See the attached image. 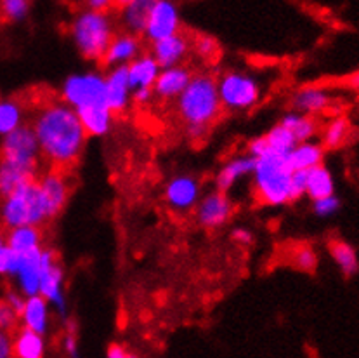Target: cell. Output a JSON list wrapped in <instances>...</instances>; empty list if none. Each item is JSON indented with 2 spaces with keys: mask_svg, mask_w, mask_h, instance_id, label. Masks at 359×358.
<instances>
[{
  "mask_svg": "<svg viewBox=\"0 0 359 358\" xmlns=\"http://www.w3.org/2000/svg\"><path fill=\"white\" fill-rule=\"evenodd\" d=\"M39 141L40 157L56 169L75 166L86 150L89 134L83 129L79 113L61 101H49L39 108L32 122Z\"/></svg>",
  "mask_w": 359,
  "mask_h": 358,
  "instance_id": "1",
  "label": "cell"
},
{
  "mask_svg": "<svg viewBox=\"0 0 359 358\" xmlns=\"http://www.w3.org/2000/svg\"><path fill=\"white\" fill-rule=\"evenodd\" d=\"M179 119L191 140H201L222 112L217 79L210 73H193L191 80L175 100Z\"/></svg>",
  "mask_w": 359,
  "mask_h": 358,
  "instance_id": "2",
  "label": "cell"
},
{
  "mask_svg": "<svg viewBox=\"0 0 359 358\" xmlns=\"http://www.w3.org/2000/svg\"><path fill=\"white\" fill-rule=\"evenodd\" d=\"M292 169L288 155L267 152L255 159L254 193L264 206L281 207L294 202L292 199Z\"/></svg>",
  "mask_w": 359,
  "mask_h": 358,
  "instance_id": "3",
  "label": "cell"
},
{
  "mask_svg": "<svg viewBox=\"0 0 359 358\" xmlns=\"http://www.w3.org/2000/svg\"><path fill=\"white\" fill-rule=\"evenodd\" d=\"M115 34V23L109 13L82 9L69 25L73 46L87 61H102Z\"/></svg>",
  "mask_w": 359,
  "mask_h": 358,
  "instance_id": "4",
  "label": "cell"
},
{
  "mask_svg": "<svg viewBox=\"0 0 359 358\" xmlns=\"http://www.w3.org/2000/svg\"><path fill=\"white\" fill-rule=\"evenodd\" d=\"M50 219L46 199L39 188L36 179L25 183L20 188L2 197L0 202V225L4 228L33 225L42 226Z\"/></svg>",
  "mask_w": 359,
  "mask_h": 358,
  "instance_id": "5",
  "label": "cell"
},
{
  "mask_svg": "<svg viewBox=\"0 0 359 358\" xmlns=\"http://www.w3.org/2000/svg\"><path fill=\"white\" fill-rule=\"evenodd\" d=\"M219 100L222 110L231 113L250 112L262 98V86L257 77L243 70H228L217 79Z\"/></svg>",
  "mask_w": 359,
  "mask_h": 358,
  "instance_id": "6",
  "label": "cell"
},
{
  "mask_svg": "<svg viewBox=\"0 0 359 358\" xmlns=\"http://www.w3.org/2000/svg\"><path fill=\"white\" fill-rule=\"evenodd\" d=\"M61 100L75 112L97 105H106L104 73L87 70L72 73L61 84Z\"/></svg>",
  "mask_w": 359,
  "mask_h": 358,
  "instance_id": "7",
  "label": "cell"
},
{
  "mask_svg": "<svg viewBox=\"0 0 359 358\" xmlns=\"http://www.w3.org/2000/svg\"><path fill=\"white\" fill-rule=\"evenodd\" d=\"M40 265H42V273H40L39 294H42L49 301L57 315L66 319L68 317V298H66V277L60 256L54 249L42 247Z\"/></svg>",
  "mask_w": 359,
  "mask_h": 358,
  "instance_id": "8",
  "label": "cell"
},
{
  "mask_svg": "<svg viewBox=\"0 0 359 358\" xmlns=\"http://www.w3.org/2000/svg\"><path fill=\"white\" fill-rule=\"evenodd\" d=\"M0 157L25 164V166L39 167L42 157H40L39 141H36L33 127L28 126V124H21L20 127L2 136Z\"/></svg>",
  "mask_w": 359,
  "mask_h": 358,
  "instance_id": "9",
  "label": "cell"
},
{
  "mask_svg": "<svg viewBox=\"0 0 359 358\" xmlns=\"http://www.w3.org/2000/svg\"><path fill=\"white\" fill-rule=\"evenodd\" d=\"M234 204L228 197V192H221L215 188L201 195L195 207L196 223L205 230H219L228 225L233 218Z\"/></svg>",
  "mask_w": 359,
  "mask_h": 358,
  "instance_id": "10",
  "label": "cell"
},
{
  "mask_svg": "<svg viewBox=\"0 0 359 358\" xmlns=\"http://www.w3.org/2000/svg\"><path fill=\"white\" fill-rule=\"evenodd\" d=\"M200 179L191 176V174H179L168 179L165 185L163 199L168 209L177 214H188L195 211L198 200L201 199Z\"/></svg>",
  "mask_w": 359,
  "mask_h": 358,
  "instance_id": "11",
  "label": "cell"
},
{
  "mask_svg": "<svg viewBox=\"0 0 359 358\" xmlns=\"http://www.w3.org/2000/svg\"><path fill=\"white\" fill-rule=\"evenodd\" d=\"M181 32V11L175 0H156L149 13L144 28V39L148 42L165 39Z\"/></svg>",
  "mask_w": 359,
  "mask_h": 358,
  "instance_id": "12",
  "label": "cell"
},
{
  "mask_svg": "<svg viewBox=\"0 0 359 358\" xmlns=\"http://www.w3.org/2000/svg\"><path fill=\"white\" fill-rule=\"evenodd\" d=\"M36 183H39L40 192H42L43 199H46L50 219L60 216L63 213L66 204H68L69 193H72L69 179L66 178L63 169H56V167H53V169L40 174L39 179H36Z\"/></svg>",
  "mask_w": 359,
  "mask_h": 358,
  "instance_id": "13",
  "label": "cell"
},
{
  "mask_svg": "<svg viewBox=\"0 0 359 358\" xmlns=\"http://www.w3.org/2000/svg\"><path fill=\"white\" fill-rule=\"evenodd\" d=\"M106 107L115 115H122L132 105V89L127 67H113L104 75Z\"/></svg>",
  "mask_w": 359,
  "mask_h": 358,
  "instance_id": "14",
  "label": "cell"
},
{
  "mask_svg": "<svg viewBox=\"0 0 359 358\" xmlns=\"http://www.w3.org/2000/svg\"><path fill=\"white\" fill-rule=\"evenodd\" d=\"M141 53L142 42L139 35L130 34V32H122V34H115L111 39L104 56H102V63L108 68L127 67Z\"/></svg>",
  "mask_w": 359,
  "mask_h": 358,
  "instance_id": "15",
  "label": "cell"
},
{
  "mask_svg": "<svg viewBox=\"0 0 359 358\" xmlns=\"http://www.w3.org/2000/svg\"><path fill=\"white\" fill-rule=\"evenodd\" d=\"M193 72L184 65L162 68L153 86L155 98L162 101H175L191 80Z\"/></svg>",
  "mask_w": 359,
  "mask_h": 358,
  "instance_id": "16",
  "label": "cell"
},
{
  "mask_svg": "<svg viewBox=\"0 0 359 358\" xmlns=\"http://www.w3.org/2000/svg\"><path fill=\"white\" fill-rule=\"evenodd\" d=\"M189 51H191V42L181 32L151 44V54L162 68L182 65L188 58Z\"/></svg>",
  "mask_w": 359,
  "mask_h": 358,
  "instance_id": "17",
  "label": "cell"
},
{
  "mask_svg": "<svg viewBox=\"0 0 359 358\" xmlns=\"http://www.w3.org/2000/svg\"><path fill=\"white\" fill-rule=\"evenodd\" d=\"M50 312H53V306L42 294L27 296L23 310L20 313V324L39 334L47 336L50 331Z\"/></svg>",
  "mask_w": 359,
  "mask_h": 358,
  "instance_id": "18",
  "label": "cell"
},
{
  "mask_svg": "<svg viewBox=\"0 0 359 358\" xmlns=\"http://www.w3.org/2000/svg\"><path fill=\"white\" fill-rule=\"evenodd\" d=\"M255 169V159L248 153L243 155H236L233 159H229L228 162L222 164L221 169L215 174V188L221 190V192H229L231 188L238 185V181H241L243 178L252 176Z\"/></svg>",
  "mask_w": 359,
  "mask_h": 358,
  "instance_id": "19",
  "label": "cell"
},
{
  "mask_svg": "<svg viewBox=\"0 0 359 358\" xmlns=\"http://www.w3.org/2000/svg\"><path fill=\"white\" fill-rule=\"evenodd\" d=\"M40 251L21 254L20 265H18L16 273H14V284L16 289L25 296L39 294L40 289V273H42V265H40Z\"/></svg>",
  "mask_w": 359,
  "mask_h": 358,
  "instance_id": "20",
  "label": "cell"
},
{
  "mask_svg": "<svg viewBox=\"0 0 359 358\" xmlns=\"http://www.w3.org/2000/svg\"><path fill=\"white\" fill-rule=\"evenodd\" d=\"M36 173H39V167L25 166V164L0 157V197L9 195L25 183L36 179Z\"/></svg>",
  "mask_w": 359,
  "mask_h": 358,
  "instance_id": "21",
  "label": "cell"
},
{
  "mask_svg": "<svg viewBox=\"0 0 359 358\" xmlns=\"http://www.w3.org/2000/svg\"><path fill=\"white\" fill-rule=\"evenodd\" d=\"M332 96H330L327 89H323V87L307 86L295 91V94L292 96V107H294L295 112L316 117L320 115V113L327 112V110L332 107Z\"/></svg>",
  "mask_w": 359,
  "mask_h": 358,
  "instance_id": "22",
  "label": "cell"
},
{
  "mask_svg": "<svg viewBox=\"0 0 359 358\" xmlns=\"http://www.w3.org/2000/svg\"><path fill=\"white\" fill-rule=\"evenodd\" d=\"M79 119L90 138H104L111 133L115 124V113L106 105H97L86 110H79Z\"/></svg>",
  "mask_w": 359,
  "mask_h": 358,
  "instance_id": "23",
  "label": "cell"
},
{
  "mask_svg": "<svg viewBox=\"0 0 359 358\" xmlns=\"http://www.w3.org/2000/svg\"><path fill=\"white\" fill-rule=\"evenodd\" d=\"M47 353L46 336L21 325L13 332V357L43 358Z\"/></svg>",
  "mask_w": 359,
  "mask_h": 358,
  "instance_id": "24",
  "label": "cell"
},
{
  "mask_svg": "<svg viewBox=\"0 0 359 358\" xmlns=\"http://www.w3.org/2000/svg\"><path fill=\"white\" fill-rule=\"evenodd\" d=\"M160 70H162V67H160V63L155 60V56L151 53L139 54L134 61H130L127 65L132 89H142V87L153 89Z\"/></svg>",
  "mask_w": 359,
  "mask_h": 358,
  "instance_id": "25",
  "label": "cell"
},
{
  "mask_svg": "<svg viewBox=\"0 0 359 358\" xmlns=\"http://www.w3.org/2000/svg\"><path fill=\"white\" fill-rule=\"evenodd\" d=\"M6 244L18 252V254H28V252L40 251L43 247V235L40 226L23 225L9 228L6 233Z\"/></svg>",
  "mask_w": 359,
  "mask_h": 358,
  "instance_id": "26",
  "label": "cell"
},
{
  "mask_svg": "<svg viewBox=\"0 0 359 358\" xmlns=\"http://www.w3.org/2000/svg\"><path fill=\"white\" fill-rule=\"evenodd\" d=\"M155 2L156 0H129L127 4H123L122 16H120L123 30L135 35L144 34L146 21H148Z\"/></svg>",
  "mask_w": 359,
  "mask_h": 358,
  "instance_id": "27",
  "label": "cell"
},
{
  "mask_svg": "<svg viewBox=\"0 0 359 358\" xmlns=\"http://www.w3.org/2000/svg\"><path fill=\"white\" fill-rule=\"evenodd\" d=\"M325 160V146L316 141H299L294 146L290 153H288V162H290L292 169H311V167H316L320 164H323Z\"/></svg>",
  "mask_w": 359,
  "mask_h": 358,
  "instance_id": "28",
  "label": "cell"
},
{
  "mask_svg": "<svg viewBox=\"0 0 359 358\" xmlns=\"http://www.w3.org/2000/svg\"><path fill=\"white\" fill-rule=\"evenodd\" d=\"M281 126L287 127L292 134L295 136L297 141H309L314 140L320 131V124L314 119L313 115H307V113L300 112H288L281 117L280 120Z\"/></svg>",
  "mask_w": 359,
  "mask_h": 358,
  "instance_id": "29",
  "label": "cell"
},
{
  "mask_svg": "<svg viewBox=\"0 0 359 358\" xmlns=\"http://www.w3.org/2000/svg\"><path fill=\"white\" fill-rule=\"evenodd\" d=\"M332 193H335V179H333L328 167L320 164V166L307 169L306 195L311 200L321 199V197L332 195Z\"/></svg>",
  "mask_w": 359,
  "mask_h": 358,
  "instance_id": "30",
  "label": "cell"
},
{
  "mask_svg": "<svg viewBox=\"0 0 359 358\" xmlns=\"http://www.w3.org/2000/svg\"><path fill=\"white\" fill-rule=\"evenodd\" d=\"M330 256L344 277H354L359 272L358 254L351 244L344 240H333L330 242Z\"/></svg>",
  "mask_w": 359,
  "mask_h": 358,
  "instance_id": "31",
  "label": "cell"
},
{
  "mask_svg": "<svg viewBox=\"0 0 359 358\" xmlns=\"http://www.w3.org/2000/svg\"><path fill=\"white\" fill-rule=\"evenodd\" d=\"M351 134V124L346 117H335L332 119L327 126L323 127V134H321V145L325 150H335L346 145Z\"/></svg>",
  "mask_w": 359,
  "mask_h": 358,
  "instance_id": "32",
  "label": "cell"
},
{
  "mask_svg": "<svg viewBox=\"0 0 359 358\" xmlns=\"http://www.w3.org/2000/svg\"><path fill=\"white\" fill-rule=\"evenodd\" d=\"M25 124V110L16 100H0V136Z\"/></svg>",
  "mask_w": 359,
  "mask_h": 358,
  "instance_id": "33",
  "label": "cell"
},
{
  "mask_svg": "<svg viewBox=\"0 0 359 358\" xmlns=\"http://www.w3.org/2000/svg\"><path fill=\"white\" fill-rule=\"evenodd\" d=\"M264 136H266L267 145H269V152L283 153V155H288L294 150V146L299 143L294 134L287 127L281 126V124H276L274 127H271Z\"/></svg>",
  "mask_w": 359,
  "mask_h": 358,
  "instance_id": "34",
  "label": "cell"
},
{
  "mask_svg": "<svg viewBox=\"0 0 359 358\" xmlns=\"http://www.w3.org/2000/svg\"><path fill=\"white\" fill-rule=\"evenodd\" d=\"M32 0H0V18L9 23H21L28 18Z\"/></svg>",
  "mask_w": 359,
  "mask_h": 358,
  "instance_id": "35",
  "label": "cell"
},
{
  "mask_svg": "<svg viewBox=\"0 0 359 358\" xmlns=\"http://www.w3.org/2000/svg\"><path fill=\"white\" fill-rule=\"evenodd\" d=\"M292 265L300 272L311 273L318 266V254L311 246H300L292 252Z\"/></svg>",
  "mask_w": 359,
  "mask_h": 358,
  "instance_id": "36",
  "label": "cell"
},
{
  "mask_svg": "<svg viewBox=\"0 0 359 358\" xmlns=\"http://www.w3.org/2000/svg\"><path fill=\"white\" fill-rule=\"evenodd\" d=\"M193 49H195L196 56L203 61H212L217 58L219 54V44L214 37L210 35H196L195 40H193Z\"/></svg>",
  "mask_w": 359,
  "mask_h": 358,
  "instance_id": "37",
  "label": "cell"
},
{
  "mask_svg": "<svg viewBox=\"0 0 359 358\" xmlns=\"http://www.w3.org/2000/svg\"><path fill=\"white\" fill-rule=\"evenodd\" d=\"M21 254H18L16 251L11 249L7 244H4L0 247V277H7V279H13L14 273H16L18 265H20Z\"/></svg>",
  "mask_w": 359,
  "mask_h": 358,
  "instance_id": "38",
  "label": "cell"
},
{
  "mask_svg": "<svg viewBox=\"0 0 359 358\" xmlns=\"http://www.w3.org/2000/svg\"><path fill=\"white\" fill-rule=\"evenodd\" d=\"M339 209H340V199L335 195V193L313 200V211L314 214L320 216V218H330V216L339 213Z\"/></svg>",
  "mask_w": 359,
  "mask_h": 358,
  "instance_id": "39",
  "label": "cell"
},
{
  "mask_svg": "<svg viewBox=\"0 0 359 358\" xmlns=\"http://www.w3.org/2000/svg\"><path fill=\"white\" fill-rule=\"evenodd\" d=\"M20 324V313L6 301L0 299V329L7 332H14Z\"/></svg>",
  "mask_w": 359,
  "mask_h": 358,
  "instance_id": "40",
  "label": "cell"
},
{
  "mask_svg": "<svg viewBox=\"0 0 359 358\" xmlns=\"http://www.w3.org/2000/svg\"><path fill=\"white\" fill-rule=\"evenodd\" d=\"M306 188H307V171L299 169L292 173V199L299 200L302 197H306Z\"/></svg>",
  "mask_w": 359,
  "mask_h": 358,
  "instance_id": "41",
  "label": "cell"
},
{
  "mask_svg": "<svg viewBox=\"0 0 359 358\" xmlns=\"http://www.w3.org/2000/svg\"><path fill=\"white\" fill-rule=\"evenodd\" d=\"M61 352L68 357H79V338L75 336V332H66L61 336Z\"/></svg>",
  "mask_w": 359,
  "mask_h": 358,
  "instance_id": "42",
  "label": "cell"
},
{
  "mask_svg": "<svg viewBox=\"0 0 359 358\" xmlns=\"http://www.w3.org/2000/svg\"><path fill=\"white\" fill-rule=\"evenodd\" d=\"M269 152V145H267V140L266 136H255L254 140L248 141L247 145V153L248 155H252L254 159H259V157H262L264 153Z\"/></svg>",
  "mask_w": 359,
  "mask_h": 358,
  "instance_id": "43",
  "label": "cell"
},
{
  "mask_svg": "<svg viewBox=\"0 0 359 358\" xmlns=\"http://www.w3.org/2000/svg\"><path fill=\"white\" fill-rule=\"evenodd\" d=\"M153 98H155V93H153V89H149V87L134 89V93H132V103L139 105V107H146V105L151 103Z\"/></svg>",
  "mask_w": 359,
  "mask_h": 358,
  "instance_id": "44",
  "label": "cell"
},
{
  "mask_svg": "<svg viewBox=\"0 0 359 358\" xmlns=\"http://www.w3.org/2000/svg\"><path fill=\"white\" fill-rule=\"evenodd\" d=\"M231 239L236 244H240V246H250L254 242V233L248 228H245V226H238V228L231 232Z\"/></svg>",
  "mask_w": 359,
  "mask_h": 358,
  "instance_id": "45",
  "label": "cell"
},
{
  "mask_svg": "<svg viewBox=\"0 0 359 358\" xmlns=\"http://www.w3.org/2000/svg\"><path fill=\"white\" fill-rule=\"evenodd\" d=\"M13 357V332L0 329V358Z\"/></svg>",
  "mask_w": 359,
  "mask_h": 358,
  "instance_id": "46",
  "label": "cell"
},
{
  "mask_svg": "<svg viewBox=\"0 0 359 358\" xmlns=\"http://www.w3.org/2000/svg\"><path fill=\"white\" fill-rule=\"evenodd\" d=\"M115 6V0H86V9L99 11V13H109Z\"/></svg>",
  "mask_w": 359,
  "mask_h": 358,
  "instance_id": "47",
  "label": "cell"
},
{
  "mask_svg": "<svg viewBox=\"0 0 359 358\" xmlns=\"http://www.w3.org/2000/svg\"><path fill=\"white\" fill-rule=\"evenodd\" d=\"M4 299H6V301L9 303V305L13 306V308L16 310L18 313H21V310H23V305H25V299H27V296L21 294V292L16 289V291H9V292H7L6 298H4Z\"/></svg>",
  "mask_w": 359,
  "mask_h": 358,
  "instance_id": "48",
  "label": "cell"
},
{
  "mask_svg": "<svg viewBox=\"0 0 359 358\" xmlns=\"http://www.w3.org/2000/svg\"><path fill=\"white\" fill-rule=\"evenodd\" d=\"M106 357L108 358H129V357H132L130 355V352L129 350L126 348V346H122V345H109V348L106 350Z\"/></svg>",
  "mask_w": 359,
  "mask_h": 358,
  "instance_id": "49",
  "label": "cell"
},
{
  "mask_svg": "<svg viewBox=\"0 0 359 358\" xmlns=\"http://www.w3.org/2000/svg\"><path fill=\"white\" fill-rule=\"evenodd\" d=\"M4 244H6V232H4L2 226H0V247H2Z\"/></svg>",
  "mask_w": 359,
  "mask_h": 358,
  "instance_id": "50",
  "label": "cell"
},
{
  "mask_svg": "<svg viewBox=\"0 0 359 358\" xmlns=\"http://www.w3.org/2000/svg\"><path fill=\"white\" fill-rule=\"evenodd\" d=\"M351 82H353V86L356 87V89H359V73H356V75L353 77V80H351Z\"/></svg>",
  "mask_w": 359,
  "mask_h": 358,
  "instance_id": "51",
  "label": "cell"
},
{
  "mask_svg": "<svg viewBox=\"0 0 359 358\" xmlns=\"http://www.w3.org/2000/svg\"><path fill=\"white\" fill-rule=\"evenodd\" d=\"M115 2H116V6H120V7H122L123 4H127V2H129V0H115Z\"/></svg>",
  "mask_w": 359,
  "mask_h": 358,
  "instance_id": "52",
  "label": "cell"
}]
</instances>
